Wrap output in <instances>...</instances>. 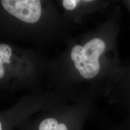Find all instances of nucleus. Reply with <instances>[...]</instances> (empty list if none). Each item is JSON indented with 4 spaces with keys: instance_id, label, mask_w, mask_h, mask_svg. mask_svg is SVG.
Wrapping results in <instances>:
<instances>
[{
    "instance_id": "1",
    "label": "nucleus",
    "mask_w": 130,
    "mask_h": 130,
    "mask_svg": "<svg viewBox=\"0 0 130 130\" xmlns=\"http://www.w3.org/2000/svg\"><path fill=\"white\" fill-rule=\"evenodd\" d=\"M116 22L109 21L100 30L92 32L73 45L68 53L70 67L83 78L92 79L105 67H121L116 50Z\"/></svg>"
},
{
    "instance_id": "2",
    "label": "nucleus",
    "mask_w": 130,
    "mask_h": 130,
    "mask_svg": "<svg viewBox=\"0 0 130 130\" xmlns=\"http://www.w3.org/2000/svg\"><path fill=\"white\" fill-rule=\"evenodd\" d=\"M0 2L5 12L23 25L35 27L44 18L41 0H0Z\"/></svg>"
},
{
    "instance_id": "3",
    "label": "nucleus",
    "mask_w": 130,
    "mask_h": 130,
    "mask_svg": "<svg viewBox=\"0 0 130 130\" xmlns=\"http://www.w3.org/2000/svg\"><path fill=\"white\" fill-rule=\"evenodd\" d=\"M22 63L18 53L6 43H0V79L4 77L7 69L11 67H18Z\"/></svg>"
},
{
    "instance_id": "4",
    "label": "nucleus",
    "mask_w": 130,
    "mask_h": 130,
    "mask_svg": "<svg viewBox=\"0 0 130 130\" xmlns=\"http://www.w3.org/2000/svg\"><path fill=\"white\" fill-rule=\"evenodd\" d=\"M94 0H62V6L67 12H74L81 2H92Z\"/></svg>"
},
{
    "instance_id": "5",
    "label": "nucleus",
    "mask_w": 130,
    "mask_h": 130,
    "mask_svg": "<svg viewBox=\"0 0 130 130\" xmlns=\"http://www.w3.org/2000/svg\"><path fill=\"white\" fill-rule=\"evenodd\" d=\"M58 121L53 118H48L40 123L39 130H57Z\"/></svg>"
},
{
    "instance_id": "6",
    "label": "nucleus",
    "mask_w": 130,
    "mask_h": 130,
    "mask_svg": "<svg viewBox=\"0 0 130 130\" xmlns=\"http://www.w3.org/2000/svg\"><path fill=\"white\" fill-rule=\"evenodd\" d=\"M57 130H68L67 127L63 123H60V124L58 125Z\"/></svg>"
},
{
    "instance_id": "7",
    "label": "nucleus",
    "mask_w": 130,
    "mask_h": 130,
    "mask_svg": "<svg viewBox=\"0 0 130 130\" xmlns=\"http://www.w3.org/2000/svg\"><path fill=\"white\" fill-rule=\"evenodd\" d=\"M0 130H3V125H2V123L1 122V121H0Z\"/></svg>"
}]
</instances>
